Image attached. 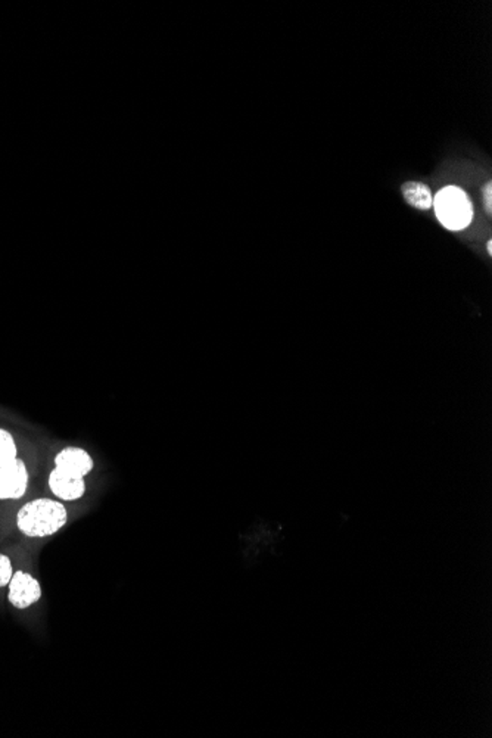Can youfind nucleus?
<instances>
[{
	"mask_svg": "<svg viewBox=\"0 0 492 738\" xmlns=\"http://www.w3.org/2000/svg\"><path fill=\"white\" fill-rule=\"evenodd\" d=\"M487 251H488V254L492 255V241L489 239L488 243H487Z\"/></svg>",
	"mask_w": 492,
	"mask_h": 738,
	"instance_id": "11",
	"label": "nucleus"
},
{
	"mask_svg": "<svg viewBox=\"0 0 492 738\" xmlns=\"http://www.w3.org/2000/svg\"><path fill=\"white\" fill-rule=\"evenodd\" d=\"M30 472L23 459L0 466V501L21 500L29 491Z\"/></svg>",
	"mask_w": 492,
	"mask_h": 738,
	"instance_id": "3",
	"label": "nucleus"
},
{
	"mask_svg": "<svg viewBox=\"0 0 492 738\" xmlns=\"http://www.w3.org/2000/svg\"><path fill=\"white\" fill-rule=\"evenodd\" d=\"M401 192H403L404 199L407 201L408 205L417 208V210H429L432 204H433L431 189L424 183H404Z\"/></svg>",
	"mask_w": 492,
	"mask_h": 738,
	"instance_id": "7",
	"label": "nucleus"
},
{
	"mask_svg": "<svg viewBox=\"0 0 492 738\" xmlns=\"http://www.w3.org/2000/svg\"><path fill=\"white\" fill-rule=\"evenodd\" d=\"M48 488L62 503H74L83 498L87 489L85 478L71 477L53 468L49 472Z\"/></svg>",
	"mask_w": 492,
	"mask_h": 738,
	"instance_id": "6",
	"label": "nucleus"
},
{
	"mask_svg": "<svg viewBox=\"0 0 492 738\" xmlns=\"http://www.w3.org/2000/svg\"><path fill=\"white\" fill-rule=\"evenodd\" d=\"M482 199H484L485 211L491 215L492 213V183L488 182L482 189Z\"/></svg>",
	"mask_w": 492,
	"mask_h": 738,
	"instance_id": "10",
	"label": "nucleus"
},
{
	"mask_svg": "<svg viewBox=\"0 0 492 738\" xmlns=\"http://www.w3.org/2000/svg\"><path fill=\"white\" fill-rule=\"evenodd\" d=\"M18 457V444L15 436L6 429L0 428V466L15 460Z\"/></svg>",
	"mask_w": 492,
	"mask_h": 738,
	"instance_id": "8",
	"label": "nucleus"
},
{
	"mask_svg": "<svg viewBox=\"0 0 492 738\" xmlns=\"http://www.w3.org/2000/svg\"><path fill=\"white\" fill-rule=\"evenodd\" d=\"M68 522V510L64 503L53 498H34L21 506L15 524L24 537L48 538L59 533Z\"/></svg>",
	"mask_w": 492,
	"mask_h": 738,
	"instance_id": "1",
	"label": "nucleus"
},
{
	"mask_svg": "<svg viewBox=\"0 0 492 738\" xmlns=\"http://www.w3.org/2000/svg\"><path fill=\"white\" fill-rule=\"evenodd\" d=\"M436 217L450 231H461L473 220L472 202L460 187L448 186L433 199Z\"/></svg>",
	"mask_w": 492,
	"mask_h": 738,
	"instance_id": "2",
	"label": "nucleus"
},
{
	"mask_svg": "<svg viewBox=\"0 0 492 738\" xmlns=\"http://www.w3.org/2000/svg\"><path fill=\"white\" fill-rule=\"evenodd\" d=\"M14 570L13 560L6 554L0 553V588L8 587L9 581L13 579Z\"/></svg>",
	"mask_w": 492,
	"mask_h": 738,
	"instance_id": "9",
	"label": "nucleus"
},
{
	"mask_svg": "<svg viewBox=\"0 0 492 738\" xmlns=\"http://www.w3.org/2000/svg\"><path fill=\"white\" fill-rule=\"evenodd\" d=\"M41 585L37 578L25 570L14 572L8 584L9 605L18 610H25L39 603L41 598Z\"/></svg>",
	"mask_w": 492,
	"mask_h": 738,
	"instance_id": "4",
	"label": "nucleus"
},
{
	"mask_svg": "<svg viewBox=\"0 0 492 738\" xmlns=\"http://www.w3.org/2000/svg\"><path fill=\"white\" fill-rule=\"evenodd\" d=\"M53 468L71 477L86 478L95 468V461L85 448L65 447L53 457Z\"/></svg>",
	"mask_w": 492,
	"mask_h": 738,
	"instance_id": "5",
	"label": "nucleus"
}]
</instances>
